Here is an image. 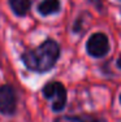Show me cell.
Here are the masks:
<instances>
[{
	"label": "cell",
	"mask_w": 121,
	"mask_h": 122,
	"mask_svg": "<svg viewBox=\"0 0 121 122\" xmlns=\"http://www.w3.org/2000/svg\"><path fill=\"white\" fill-rule=\"evenodd\" d=\"M60 47L55 40L47 39L35 49L22 53L21 60L27 69L37 73H46L52 69L59 60Z\"/></svg>",
	"instance_id": "6da1fadb"
},
{
	"label": "cell",
	"mask_w": 121,
	"mask_h": 122,
	"mask_svg": "<svg viewBox=\"0 0 121 122\" xmlns=\"http://www.w3.org/2000/svg\"><path fill=\"white\" fill-rule=\"evenodd\" d=\"M43 95L46 99L52 100V110L61 112L67 104V88L60 82H50L43 87Z\"/></svg>",
	"instance_id": "7a4b0ae2"
},
{
	"label": "cell",
	"mask_w": 121,
	"mask_h": 122,
	"mask_svg": "<svg viewBox=\"0 0 121 122\" xmlns=\"http://www.w3.org/2000/svg\"><path fill=\"white\" fill-rule=\"evenodd\" d=\"M86 51L90 56L96 57V59L104 57L109 51V42L107 35L103 33L93 34L86 43Z\"/></svg>",
	"instance_id": "3957f363"
},
{
	"label": "cell",
	"mask_w": 121,
	"mask_h": 122,
	"mask_svg": "<svg viewBox=\"0 0 121 122\" xmlns=\"http://www.w3.org/2000/svg\"><path fill=\"white\" fill-rule=\"evenodd\" d=\"M17 108V96L13 87L9 85L0 86V113L11 116L16 112Z\"/></svg>",
	"instance_id": "277c9868"
},
{
	"label": "cell",
	"mask_w": 121,
	"mask_h": 122,
	"mask_svg": "<svg viewBox=\"0 0 121 122\" xmlns=\"http://www.w3.org/2000/svg\"><path fill=\"white\" fill-rule=\"evenodd\" d=\"M61 9L60 0H43L38 5V12L42 16H50V14L59 13Z\"/></svg>",
	"instance_id": "5b68a950"
},
{
	"label": "cell",
	"mask_w": 121,
	"mask_h": 122,
	"mask_svg": "<svg viewBox=\"0 0 121 122\" xmlns=\"http://www.w3.org/2000/svg\"><path fill=\"white\" fill-rule=\"evenodd\" d=\"M9 5L14 14L22 17L30 9V0H9Z\"/></svg>",
	"instance_id": "8992f818"
},
{
	"label": "cell",
	"mask_w": 121,
	"mask_h": 122,
	"mask_svg": "<svg viewBox=\"0 0 121 122\" xmlns=\"http://www.w3.org/2000/svg\"><path fill=\"white\" fill-rule=\"evenodd\" d=\"M53 122H98L90 116H61Z\"/></svg>",
	"instance_id": "52a82bcc"
},
{
	"label": "cell",
	"mask_w": 121,
	"mask_h": 122,
	"mask_svg": "<svg viewBox=\"0 0 121 122\" xmlns=\"http://www.w3.org/2000/svg\"><path fill=\"white\" fill-rule=\"evenodd\" d=\"M116 65H117V68H119V69H121V57H120V59H119V60H117V62H116Z\"/></svg>",
	"instance_id": "ba28073f"
},
{
	"label": "cell",
	"mask_w": 121,
	"mask_h": 122,
	"mask_svg": "<svg viewBox=\"0 0 121 122\" xmlns=\"http://www.w3.org/2000/svg\"><path fill=\"white\" fill-rule=\"evenodd\" d=\"M120 103H121V95H120Z\"/></svg>",
	"instance_id": "9c48e42d"
},
{
	"label": "cell",
	"mask_w": 121,
	"mask_h": 122,
	"mask_svg": "<svg viewBox=\"0 0 121 122\" xmlns=\"http://www.w3.org/2000/svg\"><path fill=\"white\" fill-rule=\"evenodd\" d=\"M119 1H121V0H119Z\"/></svg>",
	"instance_id": "30bf717a"
}]
</instances>
